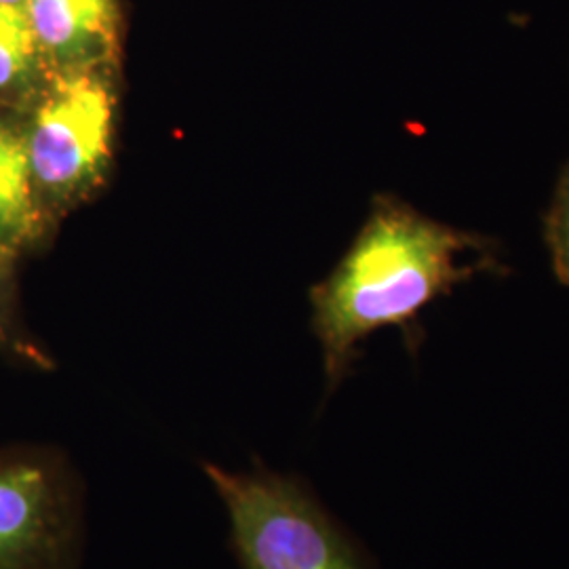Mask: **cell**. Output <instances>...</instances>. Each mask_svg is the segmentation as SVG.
Wrapping results in <instances>:
<instances>
[{
    "instance_id": "cell-9",
    "label": "cell",
    "mask_w": 569,
    "mask_h": 569,
    "mask_svg": "<svg viewBox=\"0 0 569 569\" xmlns=\"http://www.w3.org/2000/svg\"><path fill=\"white\" fill-rule=\"evenodd\" d=\"M11 342V333L4 321V310H2V298H0V345H9Z\"/></svg>"
},
{
    "instance_id": "cell-6",
    "label": "cell",
    "mask_w": 569,
    "mask_h": 569,
    "mask_svg": "<svg viewBox=\"0 0 569 569\" xmlns=\"http://www.w3.org/2000/svg\"><path fill=\"white\" fill-rule=\"evenodd\" d=\"M37 228L39 209L26 140L0 119V247L30 239Z\"/></svg>"
},
{
    "instance_id": "cell-3",
    "label": "cell",
    "mask_w": 569,
    "mask_h": 569,
    "mask_svg": "<svg viewBox=\"0 0 569 569\" xmlns=\"http://www.w3.org/2000/svg\"><path fill=\"white\" fill-rule=\"evenodd\" d=\"M84 489L60 448H0V569H79Z\"/></svg>"
},
{
    "instance_id": "cell-4",
    "label": "cell",
    "mask_w": 569,
    "mask_h": 569,
    "mask_svg": "<svg viewBox=\"0 0 569 569\" xmlns=\"http://www.w3.org/2000/svg\"><path fill=\"white\" fill-rule=\"evenodd\" d=\"M114 110L108 66L58 70L23 136L34 183L56 199H77L102 182Z\"/></svg>"
},
{
    "instance_id": "cell-1",
    "label": "cell",
    "mask_w": 569,
    "mask_h": 569,
    "mask_svg": "<svg viewBox=\"0 0 569 569\" xmlns=\"http://www.w3.org/2000/svg\"><path fill=\"white\" fill-rule=\"evenodd\" d=\"M467 237L401 204L371 213L345 260L312 293L315 331L329 385L345 376L361 340L406 326L468 272Z\"/></svg>"
},
{
    "instance_id": "cell-8",
    "label": "cell",
    "mask_w": 569,
    "mask_h": 569,
    "mask_svg": "<svg viewBox=\"0 0 569 569\" xmlns=\"http://www.w3.org/2000/svg\"><path fill=\"white\" fill-rule=\"evenodd\" d=\"M547 234L555 270L559 279L569 284V164L555 190Z\"/></svg>"
},
{
    "instance_id": "cell-2",
    "label": "cell",
    "mask_w": 569,
    "mask_h": 569,
    "mask_svg": "<svg viewBox=\"0 0 569 569\" xmlns=\"http://www.w3.org/2000/svg\"><path fill=\"white\" fill-rule=\"evenodd\" d=\"M224 505L230 545L243 569H371L366 552L305 483L256 465L204 462Z\"/></svg>"
},
{
    "instance_id": "cell-5",
    "label": "cell",
    "mask_w": 569,
    "mask_h": 569,
    "mask_svg": "<svg viewBox=\"0 0 569 569\" xmlns=\"http://www.w3.org/2000/svg\"><path fill=\"white\" fill-rule=\"evenodd\" d=\"M42 58L58 70L108 66L119 53L117 0H26Z\"/></svg>"
},
{
    "instance_id": "cell-7",
    "label": "cell",
    "mask_w": 569,
    "mask_h": 569,
    "mask_svg": "<svg viewBox=\"0 0 569 569\" xmlns=\"http://www.w3.org/2000/svg\"><path fill=\"white\" fill-rule=\"evenodd\" d=\"M42 53L23 7L0 2V91L30 81Z\"/></svg>"
},
{
    "instance_id": "cell-10",
    "label": "cell",
    "mask_w": 569,
    "mask_h": 569,
    "mask_svg": "<svg viewBox=\"0 0 569 569\" xmlns=\"http://www.w3.org/2000/svg\"><path fill=\"white\" fill-rule=\"evenodd\" d=\"M2 4H16V7H23L26 0H0Z\"/></svg>"
}]
</instances>
